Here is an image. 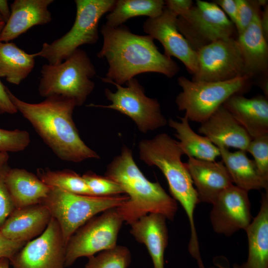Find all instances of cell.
Segmentation results:
<instances>
[{
	"instance_id": "cell-34",
	"label": "cell",
	"mask_w": 268,
	"mask_h": 268,
	"mask_svg": "<svg viewBox=\"0 0 268 268\" xmlns=\"http://www.w3.org/2000/svg\"><path fill=\"white\" fill-rule=\"evenodd\" d=\"M237 12L235 26L239 35L250 24L256 11L261 6L257 0H236Z\"/></svg>"
},
{
	"instance_id": "cell-24",
	"label": "cell",
	"mask_w": 268,
	"mask_h": 268,
	"mask_svg": "<svg viewBox=\"0 0 268 268\" xmlns=\"http://www.w3.org/2000/svg\"><path fill=\"white\" fill-rule=\"evenodd\" d=\"M222 161L228 170L235 186L248 192L262 189L268 191V180L260 173L254 160L246 151H230L228 148L217 144Z\"/></svg>"
},
{
	"instance_id": "cell-19",
	"label": "cell",
	"mask_w": 268,
	"mask_h": 268,
	"mask_svg": "<svg viewBox=\"0 0 268 268\" xmlns=\"http://www.w3.org/2000/svg\"><path fill=\"white\" fill-rule=\"evenodd\" d=\"M53 0H15L11 4V14L0 34V42H8L36 25L52 20L48 6Z\"/></svg>"
},
{
	"instance_id": "cell-45",
	"label": "cell",
	"mask_w": 268,
	"mask_h": 268,
	"mask_svg": "<svg viewBox=\"0 0 268 268\" xmlns=\"http://www.w3.org/2000/svg\"><path fill=\"white\" fill-rule=\"evenodd\" d=\"M5 25V22L3 21H0V34Z\"/></svg>"
},
{
	"instance_id": "cell-41",
	"label": "cell",
	"mask_w": 268,
	"mask_h": 268,
	"mask_svg": "<svg viewBox=\"0 0 268 268\" xmlns=\"http://www.w3.org/2000/svg\"><path fill=\"white\" fill-rule=\"evenodd\" d=\"M11 14L7 1L0 0V14L5 23L8 20Z\"/></svg>"
},
{
	"instance_id": "cell-30",
	"label": "cell",
	"mask_w": 268,
	"mask_h": 268,
	"mask_svg": "<svg viewBox=\"0 0 268 268\" xmlns=\"http://www.w3.org/2000/svg\"><path fill=\"white\" fill-rule=\"evenodd\" d=\"M131 261V254L125 246L116 245L88 258L85 268H127Z\"/></svg>"
},
{
	"instance_id": "cell-36",
	"label": "cell",
	"mask_w": 268,
	"mask_h": 268,
	"mask_svg": "<svg viewBox=\"0 0 268 268\" xmlns=\"http://www.w3.org/2000/svg\"><path fill=\"white\" fill-rule=\"evenodd\" d=\"M26 243L9 240L0 233V259L5 258L10 260Z\"/></svg>"
},
{
	"instance_id": "cell-16",
	"label": "cell",
	"mask_w": 268,
	"mask_h": 268,
	"mask_svg": "<svg viewBox=\"0 0 268 268\" xmlns=\"http://www.w3.org/2000/svg\"><path fill=\"white\" fill-rule=\"evenodd\" d=\"M185 165L196 186L200 202L212 204L222 192L233 185L222 161L190 157Z\"/></svg>"
},
{
	"instance_id": "cell-43",
	"label": "cell",
	"mask_w": 268,
	"mask_h": 268,
	"mask_svg": "<svg viewBox=\"0 0 268 268\" xmlns=\"http://www.w3.org/2000/svg\"><path fill=\"white\" fill-rule=\"evenodd\" d=\"M9 156L7 152H0V166L7 163Z\"/></svg>"
},
{
	"instance_id": "cell-3",
	"label": "cell",
	"mask_w": 268,
	"mask_h": 268,
	"mask_svg": "<svg viewBox=\"0 0 268 268\" xmlns=\"http://www.w3.org/2000/svg\"><path fill=\"white\" fill-rule=\"evenodd\" d=\"M105 176L117 183L129 200L117 207L124 221L132 224L149 213H159L172 220L178 209L176 201L158 182L148 180L134 162L132 150L123 146L120 154L107 167Z\"/></svg>"
},
{
	"instance_id": "cell-46",
	"label": "cell",
	"mask_w": 268,
	"mask_h": 268,
	"mask_svg": "<svg viewBox=\"0 0 268 268\" xmlns=\"http://www.w3.org/2000/svg\"><path fill=\"white\" fill-rule=\"evenodd\" d=\"M0 21H3L0 14Z\"/></svg>"
},
{
	"instance_id": "cell-7",
	"label": "cell",
	"mask_w": 268,
	"mask_h": 268,
	"mask_svg": "<svg viewBox=\"0 0 268 268\" xmlns=\"http://www.w3.org/2000/svg\"><path fill=\"white\" fill-rule=\"evenodd\" d=\"M76 13L70 29L61 37L44 43L34 54L47 60L49 64H60L84 44L96 43L99 38L98 26L101 17L112 10L114 0H75Z\"/></svg>"
},
{
	"instance_id": "cell-20",
	"label": "cell",
	"mask_w": 268,
	"mask_h": 268,
	"mask_svg": "<svg viewBox=\"0 0 268 268\" xmlns=\"http://www.w3.org/2000/svg\"><path fill=\"white\" fill-rule=\"evenodd\" d=\"M260 12L259 9L250 24L236 38L243 58L246 75L251 79H262L268 75V40L261 27Z\"/></svg>"
},
{
	"instance_id": "cell-28",
	"label": "cell",
	"mask_w": 268,
	"mask_h": 268,
	"mask_svg": "<svg viewBox=\"0 0 268 268\" xmlns=\"http://www.w3.org/2000/svg\"><path fill=\"white\" fill-rule=\"evenodd\" d=\"M165 7L162 0H119L106 16V25L116 27L129 19L138 16L154 18L160 16Z\"/></svg>"
},
{
	"instance_id": "cell-31",
	"label": "cell",
	"mask_w": 268,
	"mask_h": 268,
	"mask_svg": "<svg viewBox=\"0 0 268 268\" xmlns=\"http://www.w3.org/2000/svg\"><path fill=\"white\" fill-rule=\"evenodd\" d=\"M82 176L93 196L107 197L124 194L120 185L105 176L91 171L86 172Z\"/></svg>"
},
{
	"instance_id": "cell-42",
	"label": "cell",
	"mask_w": 268,
	"mask_h": 268,
	"mask_svg": "<svg viewBox=\"0 0 268 268\" xmlns=\"http://www.w3.org/2000/svg\"><path fill=\"white\" fill-rule=\"evenodd\" d=\"M214 265L218 268H238V265L234 264L232 267L229 266L227 259L223 257H219L214 259ZM209 268H216L214 267H210Z\"/></svg>"
},
{
	"instance_id": "cell-1",
	"label": "cell",
	"mask_w": 268,
	"mask_h": 268,
	"mask_svg": "<svg viewBox=\"0 0 268 268\" xmlns=\"http://www.w3.org/2000/svg\"><path fill=\"white\" fill-rule=\"evenodd\" d=\"M100 32L103 44L97 54L109 64L105 82L122 85L135 75L148 72H157L171 78L179 71L171 58L162 54L149 35L132 33L124 25L116 27L103 25Z\"/></svg>"
},
{
	"instance_id": "cell-15",
	"label": "cell",
	"mask_w": 268,
	"mask_h": 268,
	"mask_svg": "<svg viewBox=\"0 0 268 268\" xmlns=\"http://www.w3.org/2000/svg\"><path fill=\"white\" fill-rule=\"evenodd\" d=\"M177 17L165 6L160 16L154 18H148L145 21L143 31L161 43L165 55L177 58L190 73L195 75L198 69L197 52L179 31L177 26Z\"/></svg>"
},
{
	"instance_id": "cell-32",
	"label": "cell",
	"mask_w": 268,
	"mask_h": 268,
	"mask_svg": "<svg viewBox=\"0 0 268 268\" xmlns=\"http://www.w3.org/2000/svg\"><path fill=\"white\" fill-rule=\"evenodd\" d=\"M31 142L25 130H7L0 128V152H16L25 150Z\"/></svg>"
},
{
	"instance_id": "cell-6",
	"label": "cell",
	"mask_w": 268,
	"mask_h": 268,
	"mask_svg": "<svg viewBox=\"0 0 268 268\" xmlns=\"http://www.w3.org/2000/svg\"><path fill=\"white\" fill-rule=\"evenodd\" d=\"M129 200L127 195L96 197L71 193L50 187L41 202L58 222L67 245L71 236L96 214L120 206Z\"/></svg>"
},
{
	"instance_id": "cell-26",
	"label": "cell",
	"mask_w": 268,
	"mask_h": 268,
	"mask_svg": "<svg viewBox=\"0 0 268 268\" xmlns=\"http://www.w3.org/2000/svg\"><path fill=\"white\" fill-rule=\"evenodd\" d=\"M180 122L170 119L169 126L176 131L175 135L180 140L179 145L184 154L189 158L214 161L220 156L217 146L205 136L200 135L193 131L189 123L188 118L179 117Z\"/></svg>"
},
{
	"instance_id": "cell-17",
	"label": "cell",
	"mask_w": 268,
	"mask_h": 268,
	"mask_svg": "<svg viewBox=\"0 0 268 268\" xmlns=\"http://www.w3.org/2000/svg\"><path fill=\"white\" fill-rule=\"evenodd\" d=\"M51 218L41 203L16 208L0 228V233L9 240L27 243L40 235Z\"/></svg>"
},
{
	"instance_id": "cell-21",
	"label": "cell",
	"mask_w": 268,
	"mask_h": 268,
	"mask_svg": "<svg viewBox=\"0 0 268 268\" xmlns=\"http://www.w3.org/2000/svg\"><path fill=\"white\" fill-rule=\"evenodd\" d=\"M253 139L268 134V100L263 95L247 98L233 95L223 104Z\"/></svg>"
},
{
	"instance_id": "cell-9",
	"label": "cell",
	"mask_w": 268,
	"mask_h": 268,
	"mask_svg": "<svg viewBox=\"0 0 268 268\" xmlns=\"http://www.w3.org/2000/svg\"><path fill=\"white\" fill-rule=\"evenodd\" d=\"M177 26L192 48L199 49L216 41L234 38V24L214 2L197 0L185 14L177 17Z\"/></svg>"
},
{
	"instance_id": "cell-38",
	"label": "cell",
	"mask_w": 268,
	"mask_h": 268,
	"mask_svg": "<svg viewBox=\"0 0 268 268\" xmlns=\"http://www.w3.org/2000/svg\"><path fill=\"white\" fill-rule=\"evenodd\" d=\"M17 110L11 101L6 92V86L0 80V115L14 114Z\"/></svg>"
},
{
	"instance_id": "cell-2",
	"label": "cell",
	"mask_w": 268,
	"mask_h": 268,
	"mask_svg": "<svg viewBox=\"0 0 268 268\" xmlns=\"http://www.w3.org/2000/svg\"><path fill=\"white\" fill-rule=\"evenodd\" d=\"M6 90L17 112L31 124L58 158L76 163L100 158L79 135L72 119L76 106L74 100L61 96H51L41 102L30 103L17 97L6 86Z\"/></svg>"
},
{
	"instance_id": "cell-8",
	"label": "cell",
	"mask_w": 268,
	"mask_h": 268,
	"mask_svg": "<svg viewBox=\"0 0 268 268\" xmlns=\"http://www.w3.org/2000/svg\"><path fill=\"white\" fill-rule=\"evenodd\" d=\"M251 80L247 75L219 82L193 81L180 76L178 83L182 91L175 102L179 111L185 112L189 120L201 123L230 96L249 90Z\"/></svg>"
},
{
	"instance_id": "cell-29",
	"label": "cell",
	"mask_w": 268,
	"mask_h": 268,
	"mask_svg": "<svg viewBox=\"0 0 268 268\" xmlns=\"http://www.w3.org/2000/svg\"><path fill=\"white\" fill-rule=\"evenodd\" d=\"M37 176L50 187L58 188L73 194L92 196L82 176L72 170L38 168Z\"/></svg>"
},
{
	"instance_id": "cell-5",
	"label": "cell",
	"mask_w": 268,
	"mask_h": 268,
	"mask_svg": "<svg viewBox=\"0 0 268 268\" xmlns=\"http://www.w3.org/2000/svg\"><path fill=\"white\" fill-rule=\"evenodd\" d=\"M96 73L86 52L78 49L60 64L42 67L39 93L45 98L61 96L74 100L76 106H82L94 88L90 78Z\"/></svg>"
},
{
	"instance_id": "cell-40",
	"label": "cell",
	"mask_w": 268,
	"mask_h": 268,
	"mask_svg": "<svg viewBox=\"0 0 268 268\" xmlns=\"http://www.w3.org/2000/svg\"><path fill=\"white\" fill-rule=\"evenodd\" d=\"M264 10L261 11L260 20V25L264 35L268 40V5L267 4L263 7Z\"/></svg>"
},
{
	"instance_id": "cell-33",
	"label": "cell",
	"mask_w": 268,
	"mask_h": 268,
	"mask_svg": "<svg viewBox=\"0 0 268 268\" xmlns=\"http://www.w3.org/2000/svg\"><path fill=\"white\" fill-rule=\"evenodd\" d=\"M247 152L253 156L261 175L268 180V134L253 138L248 146Z\"/></svg>"
},
{
	"instance_id": "cell-27",
	"label": "cell",
	"mask_w": 268,
	"mask_h": 268,
	"mask_svg": "<svg viewBox=\"0 0 268 268\" xmlns=\"http://www.w3.org/2000/svg\"><path fill=\"white\" fill-rule=\"evenodd\" d=\"M35 57L13 43L0 42V77L19 85L32 71Z\"/></svg>"
},
{
	"instance_id": "cell-18",
	"label": "cell",
	"mask_w": 268,
	"mask_h": 268,
	"mask_svg": "<svg viewBox=\"0 0 268 268\" xmlns=\"http://www.w3.org/2000/svg\"><path fill=\"white\" fill-rule=\"evenodd\" d=\"M198 132L215 145L220 144L227 148L233 147L246 152L252 139L223 105L201 123Z\"/></svg>"
},
{
	"instance_id": "cell-10",
	"label": "cell",
	"mask_w": 268,
	"mask_h": 268,
	"mask_svg": "<svg viewBox=\"0 0 268 268\" xmlns=\"http://www.w3.org/2000/svg\"><path fill=\"white\" fill-rule=\"evenodd\" d=\"M124 222L117 207L93 217L71 236L66 246L65 267L71 266L82 257L88 258L117 245Z\"/></svg>"
},
{
	"instance_id": "cell-22",
	"label": "cell",
	"mask_w": 268,
	"mask_h": 268,
	"mask_svg": "<svg viewBox=\"0 0 268 268\" xmlns=\"http://www.w3.org/2000/svg\"><path fill=\"white\" fill-rule=\"evenodd\" d=\"M166 219L159 213H149L131 224V234L138 242L145 245L154 268H164V254L168 239Z\"/></svg>"
},
{
	"instance_id": "cell-44",
	"label": "cell",
	"mask_w": 268,
	"mask_h": 268,
	"mask_svg": "<svg viewBox=\"0 0 268 268\" xmlns=\"http://www.w3.org/2000/svg\"><path fill=\"white\" fill-rule=\"evenodd\" d=\"M9 260L7 258L0 259V268H9Z\"/></svg>"
},
{
	"instance_id": "cell-14",
	"label": "cell",
	"mask_w": 268,
	"mask_h": 268,
	"mask_svg": "<svg viewBox=\"0 0 268 268\" xmlns=\"http://www.w3.org/2000/svg\"><path fill=\"white\" fill-rule=\"evenodd\" d=\"M248 192L232 185L218 196L212 204L210 222L214 232L230 236L246 230L252 221Z\"/></svg>"
},
{
	"instance_id": "cell-25",
	"label": "cell",
	"mask_w": 268,
	"mask_h": 268,
	"mask_svg": "<svg viewBox=\"0 0 268 268\" xmlns=\"http://www.w3.org/2000/svg\"><path fill=\"white\" fill-rule=\"evenodd\" d=\"M5 183L16 208L41 203L50 187L24 169L9 168Z\"/></svg>"
},
{
	"instance_id": "cell-12",
	"label": "cell",
	"mask_w": 268,
	"mask_h": 268,
	"mask_svg": "<svg viewBox=\"0 0 268 268\" xmlns=\"http://www.w3.org/2000/svg\"><path fill=\"white\" fill-rule=\"evenodd\" d=\"M197 52L198 69L192 80L219 82L246 75L242 55L235 38L216 41Z\"/></svg>"
},
{
	"instance_id": "cell-35",
	"label": "cell",
	"mask_w": 268,
	"mask_h": 268,
	"mask_svg": "<svg viewBox=\"0 0 268 268\" xmlns=\"http://www.w3.org/2000/svg\"><path fill=\"white\" fill-rule=\"evenodd\" d=\"M9 168L7 163L0 166V228L15 208L5 183Z\"/></svg>"
},
{
	"instance_id": "cell-39",
	"label": "cell",
	"mask_w": 268,
	"mask_h": 268,
	"mask_svg": "<svg viewBox=\"0 0 268 268\" xmlns=\"http://www.w3.org/2000/svg\"><path fill=\"white\" fill-rule=\"evenodd\" d=\"M214 2L220 7L235 25L237 12L236 0H216Z\"/></svg>"
},
{
	"instance_id": "cell-37",
	"label": "cell",
	"mask_w": 268,
	"mask_h": 268,
	"mask_svg": "<svg viewBox=\"0 0 268 268\" xmlns=\"http://www.w3.org/2000/svg\"><path fill=\"white\" fill-rule=\"evenodd\" d=\"M164 2L165 6L177 16L187 13L193 5L192 0H167Z\"/></svg>"
},
{
	"instance_id": "cell-13",
	"label": "cell",
	"mask_w": 268,
	"mask_h": 268,
	"mask_svg": "<svg viewBox=\"0 0 268 268\" xmlns=\"http://www.w3.org/2000/svg\"><path fill=\"white\" fill-rule=\"evenodd\" d=\"M66 246L60 226L52 217L44 231L27 242L9 262L13 268H65Z\"/></svg>"
},
{
	"instance_id": "cell-4",
	"label": "cell",
	"mask_w": 268,
	"mask_h": 268,
	"mask_svg": "<svg viewBox=\"0 0 268 268\" xmlns=\"http://www.w3.org/2000/svg\"><path fill=\"white\" fill-rule=\"evenodd\" d=\"M139 158L149 166H155L162 172L173 198L178 201L188 218L191 237H197L194 212L200 203L198 193L185 163L178 141L162 133L150 139H143L138 145Z\"/></svg>"
},
{
	"instance_id": "cell-23",
	"label": "cell",
	"mask_w": 268,
	"mask_h": 268,
	"mask_svg": "<svg viewBox=\"0 0 268 268\" xmlns=\"http://www.w3.org/2000/svg\"><path fill=\"white\" fill-rule=\"evenodd\" d=\"M245 231L248 256L238 268H268V191L262 194L260 210Z\"/></svg>"
},
{
	"instance_id": "cell-11",
	"label": "cell",
	"mask_w": 268,
	"mask_h": 268,
	"mask_svg": "<svg viewBox=\"0 0 268 268\" xmlns=\"http://www.w3.org/2000/svg\"><path fill=\"white\" fill-rule=\"evenodd\" d=\"M109 83L117 88L115 92L108 88L105 90L107 98L112 103L108 105L91 104L90 106L118 111L132 119L143 133L166 125L167 120L161 113L158 101L145 95L143 87L136 78L133 77L127 81V87L113 82Z\"/></svg>"
}]
</instances>
